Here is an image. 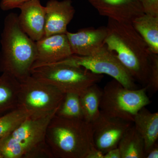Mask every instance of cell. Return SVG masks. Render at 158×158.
Segmentation results:
<instances>
[{"instance_id":"obj_1","label":"cell","mask_w":158,"mask_h":158,"mask_svg":"<svg viewBox=\"0 0 158 158\" xmlns=\"http://www.w3.org/2000/svg\"><path fill=\"white\" fill-rule=\"evenodd\" d=\"M105 45L116 55L135 81L144 87L148 83L151 52L146 43L131 24L108 19Z\"/></svg>"},{"instance_id":"obj_2","label":"cell","mask_w":158,"mask_h":158,"mask_svg":"<svg viewBox=\"0 0 158 158\" xmlns=\"http://www.w3.org/2000/svg\"><path fill=\"white\" fill-rule=\"evenodd\" d=\"M1 43L0 71L19 81L31 75L37 56L36 42L20 27L17 14L11 13L5 18Z\"/></svg>"},{"instance_id":"obj_3","label":"cell","mask_w":158,"mask_h":158,"mask_svg":"<svg viewBox=\"0 0 158 158\" xmlns=\"http://www.w3.org/2000/svg\"><path fill=\"white\" fill-rule=\"evenodd\" d=\"M57 110L43 116H29L0 138V158H53L45 136Z\"/></svg>"},{"instance_id":"obj_4","label":"cell","mask_w":158,"mask_h":158,"mask_svg":"<svg viewBox=\"0 0 158 158\" xmlns=\"http://www.w3.org/2000/svg\"><path fill=\"white\" fill-rule=\"evenodd\" d=\"M45 140L53 158H85L94 146L91 123L56 115L48 126Z\"/></svg>"},{"instance_id":"obj_5","label":"cell","mask_w":158,"mask_h":158,"mask_svg":"<svg viewBox=\"0 0 158 158\" xmlns=\"http://www.w3.org/2000/svg\"><path fill=\"white\" fill-rule=\"evenodd\" d=\"M32 76L54 86L65 94L79 95L91 85L100 82L103 75L91 72L81 67L55 63L32 69Z\"/></svg>"},{"instance_id":"obj_6","label":"cell","mask_w":158,"mask_h":158,"mask_svg":"<svg viewBox=\"0 0 158 158\" xmlns=\"http://www.w3.org/2000/svg\"><path fill=\"white\" fill-rule=\"evenodd\" d=\"M147 91L145 87L129 89L113 79L102 90L100 110L110 116L133 122L138 111L151 103Z\"/></svg>"},{"instance_id":"obj_7","label":"cell","mask_w":158,"mask_h":158,"mask_svg":"<svg viewBox=\"0 0 158 158\" xmlns=\"http://www.w3.org/2000/svg\"><path fill=\"white\" fill-rule=\"evenodd\" d=\"M56 63L81 67L98 74L108 75L118 81L125 88L129 89L138 88L135 81L116 55L105 45L92 55L81 56L73 54Z\"/></svg>"},{"instance_id":"obj_8","label":"cell","mask_w":158,"mask_h":158,"mask_svg":"<svg viewBox=\"0 0 158 158\" xmlns=\"http://www.w3.org/2000/svg\"><path fill=\"white\" fill-rule=\"evenodd\" d=\"M19 106L38 116L57 110L64 94L30 75L20 81Z\"/></svg>"},{"instance_id":"obj_9","label":"cell","mask_w":158,"mask_h":158,"mask_svg":"<svg viewBox=\"0 0 158 158\" xmlns=\"http://www.w3.org/2000/svg\"><path fill=\"white\" fill-rule=\"evenodd\" d=\"M131 123L101 112L98 118L91 123L94 146L104 154L118 147Z\"/></svg>"},{"instance_id":"obj_10","label":"cell","mask_w":158,"mask_h":158,"mask_svg":"<svg viewBox=\"0 0 158 158\" xmlns=\"http://www.w3.org/2000/svg\"><path fill=\"white\" fill-rule=\"evenodd\" d=\"M99 14L118 22L132 24L144 14L140 0H88Z\"/></svg>"},{"instance_id":"obj_11","label":"cell","mask_w":158,"mask_h":158,"mask_svg":"<svg viewBox=\"0 0 158 158\" xmlns=\"http://www.w3.org/2000/svg\"><path fill=\"white\" fill-rule=\"evenodd\" d=\"M36 44L37 56L32 69L56 63L73 55L66 34L45 36Z\"/></svg>"},{"instance_id":"obj_12","label":"cell","mask_w":158,"mask_h":158,"mask_svg":"<svg viewBox=\"0 0 158 158\" xmlns=\"http://www.w3.org/2000/svg\"><path fill=\"white\" fill-rule=\"evenodd\" d=\"M18 15L20 27L30 38L38 41L45 35V8L40 0H30L20 6Z\"/></svg>"},{"instance_id":"obj_13","label":"cell","mask_w":158,"mask_h":158,"mask_svg":"<svg viewBox=\"0 0 158 158\" xmlns=\"http://www.w3.org/2000/svg\"><path fill=\"white\" fill-rule=\"evenodd\" d=\"M45 8V36L66 34L75 10L71 0H49Z\"/></svg>"},{"instance_id":"obj_14","label":"cell","mask_w":158,"mask_h":158,"mask_svg":"<svg viewBox=\"0 0 158 158\" xmlns=\"http://www.w3.org/2000/svg\"><path fill=\"white\" fill-rule=\"evenodd\" d=\"M66 34L73 54L87 56L94 53L105 45L107 30L106 27L86 28L76 33L67 31Z\"/></svg>"},{"instance_id":"obj_15","label":"cell","mask_w":158,"mask_h":158,"mask_svg":"<svg viewBox=\"0 0 158 158\" xmlns=\"http://www.w3.org/2000/svg\"><path fill=\"white\" fill-rule=\"evenodd\" d=\"M145 107L138 111L134 117L133 123L136 130L144 139L146 154L157 141L158 113H151Z\"/></svg>"},{"instance_id":"obj_16","label":"cell","mask_w":158,"mask_h":158,"mask_svg":"<svg viewBox=\"0 0 158 158\" xmlns=\"http://www.w3.org/2000/svg\"><path fill=\"white\" fill-rule=\"evenodd\" d=\"M131 25L146 43L150 52L158 54V16L144 13Z\"/></svg>"},{"instance_id":"obj_17","label":"cell","mask_w":158,"mask_h":158,"mask_svg":"<svg viewBox=\"0 0 158 158\" xmlns=\"http://www.w3.org/2000/svg\"><path fill=\"white\" fill-rule=\"evenodd\" d=\"M19 81L9 74L0 76V116L19 106Z\"/></svg>"},{"instance_id":"obj_18","label":"cell","mask_w":158,"mask_h":158,"mask_svg":"<svg viewBox=\"0 0 158 158\" xmlns=\"http://www.w3.org/2000/svg\"><path fill=\"white\" fill-rule=\"evenodd\" d=\"M121 158H145L144 139L134 126L126 131L118 145Z\"/></svg>"},{"instance_id":"obj_19","label":"cell","mask_w":158,"mask_h":158,"mask_svg":"<svg viewBox=\"0 0 158 158\" xmlns=\"http://www.w3.org/2000/svg\"><path fill=\"white\" fill-rule=\"evenodd\" d=\"M102 95V90L94 84L80 95L84 119L86 121L92 123L99 116Z\"/></svg>"},{"instance_id":"obj_20","label":"cell","mask_w":158,"mask_h":158,"mask_svg":"<svg viewBox=\"0 0 158 158\" xmlns=\"http://www.w3.org/2000/svg\"><path fill=\"white\" fill-rule=\"evenodd\" d=\"M56 115L68 119H84L80 95L65 94Z\"/></svg>"},{"instance_id":"obj_21","label":"cell","mask_w":158,"mask_h":158,"mask_svg":"<svg viewBox=\"0 0 158 158\" xmlns=\"http://www.w3.org/2000/svg\"><path fill=\"white\" fill-rule=\"evenodd\" d=\"M33 115L22 106L0 116V138L12 131L26 118Z\"/></svg>"},{"instance_id":"obj_22","label":"cell","mask_w":158,"mask_h":158,"mask_svg":"<svg viewBox=\"0 0 158 158\" xmlns=\"http://www.w3.org/2000/svg\"><path fill=\"white\" fill-rule=\"evenodd\" d=\"M151 66L148 83L145 87L152 93L158 90V54L151 52Z\"/></svg>"},{"instance_id":"obj_23","label":"cell","mask_w":158,"mask_h":158,"mask_svg":"<svg viewBox=\"0 0 158 158\" xmlns=\"http://www.w3.org/2000/svg\"><path fill=\"white\" fill-rule=\"evenodd\" d=\"M144 13L158 16V0H140Z\"/></svg>"},{"instance_id":"obj_24","label":"cell","mask_w":158,"mask_h":158,"mask_svg":"<svg viewBox=\"0 0 158 158\" xmlns=\"http://www.w3.org/2000/svg\"><path fill=\"white\" fill-rule=\"evenodd\" d=\"M30 0H2L0 7L4 11L19 8L23 3Z\"/></svg>"},{"instance_id":"obj_25","label":"cell","mask_w":158,"mask_h":158,"mask_svg":"<svg viewBox=\"0 0 158 158\" xmlns=\"http://www.w3.org/2000/svg\"><path fill=\"white\" fill-rule=\"evenodd\" d=\"M104 154L94 146L89 151L85 158H104Z\"/></svg>"},{"instance_id":"obj_26","label":"cell","mask_w":158,"mask_h":158,"mask_svg":"<svg viewBox=\"0 0 158 158\" xmlns=\"http://www.w3.org/2000/svg\"><path fill=\"white\" fill-rule=\"evenodd\" d=\"M104 158H121L119 148L117 147L108 151L104 154Z\"/></svg>"},{"instance_id":"obj_27","label":"cell","mask_w":158,"mask_h":158,"mask_svg":"<svg viewBox=\"0 0 158 158\" xmlns=\"http://www.w3.org/2000/svg\"><path fill=\"white\" fill-rule=\"evenodd\" d=\"M158 158V144L157 142L146 153L145 158Z\"/></svg>"}]
</instances>
